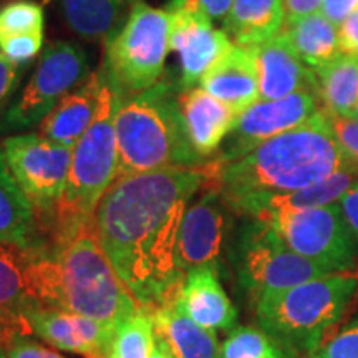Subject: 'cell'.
<instances>
[{"label":"cell","instance_id":"obj_1","mask_svg":"<svg viewBox=\"0 0 358 358\" xmlns=\"http://www.w3.org/2000/svg\"><path fill=\"white\" fill-rule=\"evenodd\" d=\"M203 166L120 176L92 217L98 244L141 307L155 310L181 287L178 234L192 196L203 189Z\"/></svg>","mask_w":358,"mask_h":358},{"label":"cell","instance_id":"obj_2","mask_svg":"<svg viewBox=\"0 0 358 358\" xmlns=\"http://www.w3.org/2000/svg\"><path fill=\"white\" fill-rule=\"evenodd\" d=\"M355 163L343 153L324 108L308 122L262 141L234 159H208L204 186L221 192L227 206L268 192L302 189Z\"/></svg>","mask_w":358,"mask_h":358},{"label":"cell","instance_id":"obj_3","mask_svg":"<svg viewBox=\"0 0 358 358\" xmlns=\"http://www.w3.org/2000/svg\"><path fill=\"white\" fill-rule=\"evenodd\" d=\"M35 306L57 308L118 325L141 306L124 287L98 244L92 222L73 236L22 256Z\"/></svg>","mask_w":358,"mask_h":358},{"label":"cell","instance_id":"obj_4","mask_svg":"<svg viewBox=\"0 0 358 358\" xmlns=\"http://www.w3.org/2000/svg\"><path fill=\"white\" fill-rule=\"evenodd\" d=\"M181 85L161 80L122 100L116 111L118 178L168 168H199L181 111Z\"/></svg>","mask_w":358,"mask_h":358},{"label":"cell","instance_id":"obj_5","mask_svg":"<svg viewBox=\"0 0 358 358\" xmlns=\"http://www.w3.org/2000/svg\"><path fill=\"white\" fill-rule=\"evenodd\" d=\"M101 70L103 82L95 120L71 150L70 173L64 194L53 211L45 217L50 224L53 243L73 236L92 222L98 203L118 178L115 118L123 93L105 65Z\"/></svg>","mask_w":358,"mask_h":358},{"label":"cell","instance_id":"obj_6","mask_svg":"<svg viewBox=\"0 0 358 358\" xmlns=\"http://www.w3.org/2000/svg\"><path fill=\"white\" fill-rule=\"evenodd\" d=\"M358 294V274L330 272L256 302L261 329L280 348L312 357Z\"/></svg>","mask_w":358,"mask_h":358},{"label":"cell","instance_id":"obj_7","mask_svg":"<svg viewBox=\"0 0 358 358\" xmlns=\"http://www.w3.org/2000/svg\"><path fill=\"white\" fill-rule=\"evenodd\" d=\"M171 15L163 8L136 0L123 24L106 42L105 69L118 88L128 95L145 92L159 83L169 53Z\"/></svg>","mask_w":358,"mask_h":358},{"label":"cell","instance_id":"obj_8","mask_svg":"<svg viewBox=\"0 0 358 358\" xmlns=\"http://www.w3.org/2000/svg\"><path fill=\"white\" fill-rule=\"evenodd\" d=\"M231 256L239 284L254 303L267 294L330 274L325 267L294 252L267 222L256 217L241 226Z\"/></svg>","mask_w":358,"mask_h":358},{"label":"cell","instance_id":"obj_9","mask_svg":"<svg viewBox=\"0 0 358 358\" xmlns=\"http://www.w3.org/2000/svg\"><path fill=\"white\" fill-rule=\"evenodd\" d=\"M256 219L267 222L294 252L327 271L350 272L357 267L358 241L340 204L267 213Z\"/></svg>","mask_w":358,"mask_h":358},{"label":"cell","instance_id":"obj_10","mask_svg":"<svg viewBox=\"0 0 358 358\" xmlns=\"http://www.w3.org/2000/svg\"><path fill=\"white\" fill-rule=\"evenodd\" d=\"M88 73L83 47L71 42L48 45L30 82L3 115V131H22L42 123L71 90L87 82Z\"/></svg>","mask_w":358,"mask_h":358},{"label":"cell","instance_id":"obj_11","mask_svg":"<svg viewBox=\"0 0 358 358\" xmlns=\"http://www.w3.org/2000/svg\"><path fill=\"white\" fill-rule=\"evenodd\" d=\"M0 158L32 203L35 214L47 217L64 194L71 148L58 145L42 134H13L2 141Z\"/></svg>","mask_w":358,"mask_h":358},{"label":"cell","instance_id":"obj_12","mask_svg":"<svg viewBox=\"0 0 358 358\" xmlns=\"http://www.w3.org/2000/svg\"><path fill=\"white\" fill-rule=\"evenodd\" d=\"M231 213L221 192L203 186V194L194 204L187 206L179 227L176 264L181 275L206 266L219 271L229 237Z\"/></svg>","mask_w":358,"mask_h":358},{"label":"cell","instance_id":"obj_13","mask_svg":"<svg viewBox=\"0 0 358 358\" xmlns=\"http://www.w3.org/2000/svg\"><path fill=\"white\" fill-rule=\"evenodd\" d=\"M319 96L310 90H301L279 100H259L239 115L227 143L217 159H234L261 145L262 141L301 127L319 111Z\"/></svg>","mask_w":358,"mask_h":358},{"label":"cell","instance_id":"obj_14","mask_svg":"<svg viewBox=\"0 0 358 358\" xmlns=\"http://www.w3.org/2000/svg\"><path fill=\"white\" fill-rule=\"evenodd\" d=\"M32 334L62 352L106 358L116 325L57 308L32 306L25 310Z\"/></svg>","mask_w":358,"mask_h":358},{"label":"cell","instance_id":"obj_15","mask_svg":"<svg viewBox=\"0 0 358 358\" xmlns=\"http://www.w3.org/2000/svg\"><path fill=\"white\" fill-rule=\"evenodd\" d=\"M171 15V38L169 48L179 58L182 90L192 88L201 82L204 73L232 47L224 30L213 25V20L191 12H169Z\"/></svg>","mask_w":358,"mask_h":358},{"label":"cell","instance_id":"obj_16","mask_svg":"<svg viewBox=\"0 0 358 358\" xmlns=\"http://www.w3.org/2000/svg\"><path fill=\"white\" fill-rule=\"evenodd\" d=\"M261 100H279L301 90L315 92V71L303 64L284 34L252 48ZM317 93V92H315Z\"/></svg>","mask_w":358,"mask_h":358},{"label":"cell","instance_id":"obj_17","mask_svg":"<svg viewBox=\"0 0 358 358\" xmlns=\"http://www.w3.org/2000/svg\"><path fill=\"white\" fill-rule=\"evenodd\" d=\"M358 179V163L338 169L324 181L287 192H268L241 199L231 204V211L248 217H257L267 213L292 211V209H312L335 204L345 194L348 187Z\"/></svg>","mask_w":358,"mask_h":358},{"label":"cell","instance_id":"obj_18","mask_svg":"<svg viewBox=\"0 0 358 358\" xmlns=\"http://www.w3.org/2000/svg\"><path fill=\"white\" fill-rule=\"evenodd\" d=\"M181 111L191 146L204 161L221 148L239 118L231 106L196 87L182 90Z\"/></svg>","mask_w":358,"mask_h":358},{"label":"cell","instance_id":"obj_19","mask_svg":"<svg viewBox=\"0 0 358 358\" xmlns=\"http://www.w3.org/2000/svg\"><path fill=\"white\" fill-rule=\"evenodd\" d=\"M201 88L237 113L261 100L259 73L252 48L232 45L201 78Z\"/></svg>","mask_w":358,"mask_h":358},{"label":"cell","instance_id":"obj_20","mask_svg":"<svg viewBox=\"0 0 358 358\" xmlns=\"http://www.w3.org/2000/svg\"><path fill=\"white\" fill-rule=\"evenodd\" d=\"M181 307L196 324L209 330H232L237 308L219 282L217 268L198 267L182 279L178 297Z\"/></svg>","mask_w":358,"mask_h":358},{"label":"cell","instance_id":"obj_21","mask_svg":"<svg viewBox=\"0 0 358 358\" xmlns=\"http://www.w3.org/2000/svg\"><path fill=\"white\" fill-rule=\"evenodd\" d=\"M179 290L181 287L151 310L155 334L166 343L174 358H221L216 332L196 324L187 315L178 301Z\"/></svg>","mask_w":358,"mask_h":358},{"label":"cell","instance_id":"obj_22","mask_svg":"<svg viewBox=\"0 0 358 358\" xmlns=\"http://www.w3.org/2000/svg\"><path fill=\"white\" fill-rule=\"evenodd\" d=\"M101 82L103 70L100 66L77 92L69 93L47 115V118L38 124V134L73 150V146L87 133V129L92 127L93 120H95L98 101H100Z\"/></svg>","mask_w":358,"mask_h":358},{"label":"cell","instance_id":"obj_23","mask_svg":"<svg viewBox=\"0 0 358 358\" xmlns=\"http://www.w3.org/2000/svg\"><path fill=\"white\" fill-rule=\"evenodd\" d=\"M284 24V0H234L224 32L234 45L254 48L279 35Z\"/></svg>","mask_w":358,"mask_h":358},{"label":"cell","instance_id":"obj_24","mask_svg":"<svg viewBox=\"0 0 358 358\" xmlns=\"http://www.w3.org/2000/svg\"><path fill=\"white\" fill-rule=\"evenodd\" d=\"M37 214L0 158V243L27 254L38 245Z\"/></svg>","mask_w":358,"mask_h":358},{"label":"cell","instance_id":"obj_25","mask_svg":"<svg viewBox=\"0 0 358 358\" xmlns=\"http://www.w3.org/2000/svg\"><path fill=\"white\" fill-rule=\"evenodd\" d=\"M280 32L287 37L297 57L313 71L324 69L342 55L337 25L319 12L285 22Z\"/></svg>","mask_w":358,"mask_h":358},{"label":"cell","instance_id":"obj_26","mask_svg":"<svg viewBox=\"0 0 358 358\" xmlns=\"http://www.w3.org/2000/svg\"><path fill=\"white\" fill-rule=\"evenodd\" d=\"M317 96L327 113L348 116L358 106V55H340L315 70Z\"/></svg>","mask_w":358,"mask_h":358},{"label":"cell","instance_id":"obj_27","mask_svg":"<svg viewBox=\"0 0 358 358\" xmlns=\"http://www.w3.org/2000/svg\"><path fill=\"white\" fill-rule=\"evenodd\" d=\"M136 0H60L66 24L80 37L98 42L106 40L110 34L127 19L124 12Z\"/></svg>","mask_w":358,"mask_h":358},{"label":"cell","instance_id":"obj_28","mask_svg":"<svg viewBox=\"0 0 358 358\" xmlns=\"http://www.w3.org/2000/svg\"><path fill=\"white\" fill-rule=\"evenodd\" d=\"M155 338L153 312L141 307L116 325L106 358H150L155 348Z\"/></svg>","mask_w":358,"mask_h":358},{"label":"cell","instance_id":"obj_29","mask_svg":"<svg viewBox=\"0 0 358 358\" xmlns=\"http://www.w3.org/2000/svg\"><path fill=\"white\" fill-rule=\"evenodd\" d=\"M282 348L262 329L234 327L221 345V358H279Z\"/></svg>","mask_w":358,"mask_h":358},{"label":"cell","instance_id":"obj_30","mask_svg":"<svg viewBox=\"0 0 358 358\" xmlns=\"http://www.w3.org/2000/svg\"><path fill=\"white\" fill-rule=\"evenodd\" d=\"M35 306L27 289L22 257H0V308L25 317Z\"/></svg>","mask_w":358,"mask_h":358},{"label":"cell","instance_id":"obj_31","mask_svg":"<svg viewBox=\"0 0 358 358\" xmlns=\"http://www.w3.org/2000/svg\"><path fill=\"white\" fill-rule=\"evenodd\" d=\"M43 8L35 0H12L0 8V42L20 34L43 32Z\"/></svg>","mask_w":358,"mask_h":358},{"label":"cell","instance_id":"obj_32","mask_svg":"<svg viewBox=\"0 0 358 358\" xmlns=\"http://www.w3.org/2000/svg\"><path fill=\"white\" fill-rule=\"evenodd\" d=\"M312 358H358V317L327 337Z\"/></svg>","mask_w":358,"mask_h":358},{"label":"cell","instance_id":"obj_33","mask_svg":"<svg viewBox=\"0 0 358 358\" xmlns=\"http://www.w3.org/2000/svg\"><path fill=\"white\" fill-rule=\"evenodd\" d=\"M43 45V32L20 34L13 37L3 38L0 42V53L6 55L13 64L22 65L37 55L42 50Z\"/></svg>","mask_w":358,"mask_h":358},{"label":"cell","instance_id":"obj_34","mask_svg":"<svg viewBox=\"0 0 358 358\" xmlns=\"http://www.w3.org/2000/svg\"><path fill=\"white\" fill-rule=\"evenodd\" d=\"M234 0H168V12H191L209 20L226 19Z\"/></svg>","mask_w":358,"mask_h":358},{"label":"cell","instance_id":"obj_35","mask_svg":"<svg viewBox=\"0 0 358 358\" xmlns=\"http://www.w3.org/2000/svg\"><path fill=\"white\" fill-rule=\"evenodd\" d=\"M325 115L338 145L342 146L343 153L352 161L358 163V122H355L353 118H348V116L332 115L327 113V111Z\"/></svg>","mask_w":358,"mask_h":358},{"label":"cell","instance_id":"obj_36","mask_svg":"<svg viewBox=\"0 0 358 358\" xmlns=\"http://www.w3.org/2000/svg\"><path fill=\"white\" fill-rule=\"evenodd\" d=\"M7 358H66L52 348L35 342L29 335H15L2 342Z\"/></svg>","mask_w":358,"mask_h":358},{"label":"cell","instance_id":"obj_37","mask_svg":"<svg viewBox=\"0 0 358 358\" xmlns=\"http://www.w3.org/2000/svg\"><path fill=\"white\" fill-rule=\"evenodd\" d=\"M338 45L343 55H358V8L340 24Z\"/></svg>","mask_w":358,"mask_h":358},{"label":"cell","instance_id":"obj_38","mask_svg":"<svg viewBox=\"0 0 358 358\" xmlns=\"http://www.w3.org/2000/svg\"><path fill=\"white\" fill-rule=\"evenodd\" d=\"M17 80H19V65L0 53V111L7 103L8 96L12 95Z\"/></svg>","mask_w":358,"mask_h":358},{"label":"cell","instance_id":"obj_39","mask_svg":"<svg viewBox=\"0 0 358 358\" xmlns=\"http://www.w3.org/2000/svg\"><path fill=\"white\" fill-rule=\"evenodd\" d=\"M15 335H29L30 337L34 334L25 317L0 308V342L15 337Z\"/></svg>","mask_w":358,"mask_h":358},{"label":"cell","instance_id":"obj_40","mask_svg":"<svg viewBox=\"0 0 358 358\" xmlns=\"http://www.w3.org/2000/svg\"><path fill=\"white\" fill-rule=\"evenodd\" d=\"M340 208H342L343 217H345L352 234L358 241V179L340 198Z\"/></svg>","mask_w":358,"mask_h":358},{"label":"cell","instance_id":"obj_41","mask_svg":"<svg viewBox=\"0 0 358 358\" xmlns=\"http://www.w3.org/2000/svg\"><path fill=\"white\" fill-rule=\"evenodd\" d=\"M320 8L325 19L340 25L353 10H357L358 0H324Z\"/></svg>","mask_w":358,"mask_h":358},{"label":"cell","instance_id":"obj_42","mask_svg":"<svg viewBox=\"0 0 358 358\" xmlns=\"http://www.w3.org/2000/svg\"><path fill=\"white\" fill-rule=\"evenodd\" d=\"M324 0H284L285 7V22L308 17L322 7Z\"/></svg>","mask_w":358,"mask_h":358},{"label":"cell","instance_id":"obj_43","mask_svg":"<svg viewBox=\"0 0 358 358\" xmlns=\"http://www.w3.org/2000/svg\"><path fill=\"white\" fill-rule=\"evenodd\" d=\"M150 358H174V355L171 353V350H169L166 343L161 340L158 335H156L155 338V348H153V353H151Z\"/></svg>","mask_w":358,"mask_h":358},{"label":"cell","instance_id":"obj_44","mask_svg":"<svg viewBox=\"0 0 358 358\" xmlns=\"http://www.w3.org/2000/svg\"><path fill=\"white\" fill-rule=\"evenodd\" d=\"M0 257H22V254L17 252L15 249L8 248V245L0 243Z\"/></svg>","mask_w":358,"mask_h":358},{"label":"cell","instance_id":"obj_45","mask_svg":"<svg viewBox=\"0 0 358 358\" xmlns=\"http://www.w3.org/2000/svg\"><path fill=\"white\" fill-rule=\"evenodd\" d=\"M279 358H312V357L302 355V353H297L294 350H287V348H282Z\"/></svg>","mask_w":358,"mask_h":358},{"label":"cell","instance_id":"obj_46","mask_svg":"<svg viewBox=\"0 0 358 358\" xmlns=\"http://www.w3.org/2000/svg\"><path fill=\"white\" fill-rule=\"evenodd\" d=\"M0 358H7L6 350H3V347H2V342H0Z\"/></svg>","mask_w":358,"mask_h":358},{"label":"cell","instance_id":"obj_47","mask_svg":"<svg viewBox=\"0 0 358 358\" xmlns=\"http://www.w3.org/2000/svg\"><path fill=\"white\" fill-rule=\"evenodd\" d=\"M352 118H353V120H355V122H358V106H357V110H355V111H353Z\"/></svg>","mask_w":358,"mask_h":358},{"label":"cell","instance_id":"obj_48","mask_svg":"<svg viewBox=\"0 0 358 358\" xmlns=\"http://www.w3.org/2000/svg\"><path fill=\"white\" fill-rule=\"evenodd\" d=\"M0 2H2V0H0Z\"/></svg>","mask_w":358,"mask_h":358}]
</instances>
